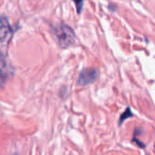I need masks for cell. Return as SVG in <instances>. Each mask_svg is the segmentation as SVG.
<instances>
[{"label":"cell","instance_id":"cell-5","mask_svg":"<svg viewBox=\"0 0 155 155\" xmlns=\"http://www.w3.org/2000/svg\"><path fill=\"white\" fill-rule=\"evenodd\" d=\"M131 117H133V113L131 112V110H130V107H128L126 110H125V111L120 115V120H119V125L120 126L127 119H129V118H131Z\"/></svg>","mask_w":155,"mask_h":155},{"label":"cell","instance_id":"cell-2","mask_svg":"<svg viewBox=\"0 0 155 155\" xmlns=\"http://www.w3.org/2000/svg\"><path fill=\"white\" fill-rule=\"evenodd\" d=\"M99 76V70L95 68H84L78 79V85L85 87L88 86L91 83H93Z\"/></svg>","mask_w":155,"mask_h":155},{"label":"cell","instance_id":"cell-3","mask_svg":"<svg viewBox=\"0 0 155 155\" xmlns=\"http://www.w3.org/2000/svg\"><path fill=\"white\" fill-rule=\"evenodd\" d=\"M13 30L6 17H0V43H5L12 37Z\"/></svg>","mask_w":155,"mask_h":155},{"label":"cell","instance_id":"cell-4","mask_svg":"<svg viewBox=\"0 0 155 155\" xmlns=\"http://www.w3.org/2000/svg\"><path fill=\"white\" fill-rule=\"evenodd\" d=\"M9 76V68L7 58L3 53H0V86H3Z\"/></svg>","mask_w":155,"mask_h":155},{"label":"cell","instance_id":"cell-1","mask_svg":"<svg viewBox=\"0 0 155 155\" xmlns=\"http://www.w3.org/2000/svg\"><path fill=\"white\" fill-rule=\"evenodd\" d=\"M54 35L61 48H67L75 43V33L73 29L65 23H61L54 28Z\"/></svg>","mask_w":155,"mask_h":155},{"label":"cell","instance_id":"cell-7","mask_svg":"<svg viewBox=\"0 0 155 155\" xmlns=\"http://www.w3.org/2000/svg\"><path fill=\"white\" fill-rule=\"evenodd\" d=\"M132 141L136 142V143H137V145H139V146H140V148H144V147H145V144H144L143 142L140 141V140H139L138 139H135V138H134V139L132 140Z\"/></svg>","mask_w":155,"mask_h":155},{"label":"cell","instance_id":"cell-8","mask_svg":"<svg viewBox=\"0 0 155 155\" xmlns=\"http://www.w3.org/2000/svg\"><path fill=\"white\" fill-rule=\"evenodd\" d=\"M154 149H155V143H154Z\"/></svg>","mask_w":155,"mask_h":155},{"label":"cell","instance_id":"cell-6","mask_svg":"<svg viewBox=\"0 0 155 155\" xmlns=\"http://www.w3.org/2000/svg\"><path fill=\"white\" fill-rule=\"evenodd\" d=\"M73 2L76 5L77 13L81 14V11H82V8H83V0H73Z\"/></svg>","mask_w":155,"mask_h":155}]
</instances>
